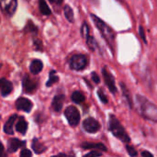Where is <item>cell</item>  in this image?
<instances>
[{
  "instance_id": "1",
  "label": "cell",
  "mask_w": 157,
  "mask_h": 157,
  "mask_svg": "<svg viewBox=\"0 0 157 157\" xmlns=\"http://www.w3.org/2000/svg\"><path fill=\"white\" fill-rule=\"evenodd\" d=\"M136 104L139 113L148 121H157V106L142 95L136 96Z\"/></svg>"
},
{
  "instance_id": "2",
  "label": "cell",
  "mask_w": 157,
  "mask_h": 157,
  "mask_svg": "<svg viewBox=\"0 0 157 157\" xmlns=\"http://www.w3.org/2000/svg\"><path fill=\"white\" fill-rule=\"evenodd\" d=\"M91 17H92L96 27L98 28V29L100 31L101 35L105 39V40L107 41L109 46L113 51L114 45H115V32H114V30L106 22H104L102 19H100L98 16L91 14Z\"/></svg>"
},
{
  "instance_id": "3",
  "label": "cell",
  "mask_w": 157,
  "mask_h": 157,
  "mask_svg": "<svg viewBox=\"0 0 157 157\" xmlns=\"http://www.w3.org/2000/svg\"><path fill=\"white\" fill-rule=\"evenodd\" d=\"M109 131L116 138H118L121 142L125 144L131 142V138L128 135L127 132L125 131L124 127L121 125V123L117 119V117L113 114L109 115Z\"/></svg>"
},
{
  "instance_id": "4",
  "label": "cell",
  "mask_w": 157,
  "mask_h": 157,
  "mask_svg": "<svg viewBox=\"0 0 157 157\" xmlns=\"http://www.w3.org/2000/svg\"><path fill=\"white\" fill-rule=\"evenodd\" d=\"M88 64L87 57L84 54H74L69 60V65L71 69L75 71H82Z\"/></svg>"
},
{
  "instance_id": "5",
  "label": "cell",
  "mask_w": 157,
  "mask_h": 157,
  "mask_svg": "<svg viewBox=\"0 0 157 157\" xmlns=\"http://www.w3.org/2000/svg\"><path fill=\"white\" fill-rule=\"evenodd\" d=\"M64 116L66 117L68 123L72 127H76L80 122V113L79 110L75 106H69L64 111Z\"/></svg>"
},
{
  "instance_id": "6",
  "label": "cell",
  "mask_w": 157,
  "mask_h": 157,
  "mask_svg": "<svg viewBox=\"0 0 157 157\" xmlns=\"http://www.w3.org/2000/svg\"><path fill=\"white\" fill-rule=\"evenodd\" d=\"M1 9L7 17H12L17 10V0H1Z\"/></svg>"
},
{
  "instance_id": "7",
  "label": "cell",
  "mask_w": 157,
  "mask_h": 157,
  "mask_svg": "<svg viewBox=\"0 0 157 157\" xmlns=\"http://www.w3.org/2000/svg\"><path fill=\"white\" fill-rule=\"evenodd\" d=\"M83 128L88 133H96L100 130V124L96 119L90 117L83 121Z\"/></svg>"
},
{
  "instance_id": "8",
  "label": "cell",
  "mask_w": 157,
  "mask_h": 157,
  "mask_svg": "<svg viewBox=\"0 0 157 157\" xmlns=\"http://www.w3.org/2000/svg\"><path fill=\"white\" fill-rule=\"evenodd\" d=\"M22 86H23V91L25 93L32 94L38 88V83L37 81L31 79L29 75H25L22 80Z\"/></svg>"
},
{
  "instance_id": "9",
  "label": "cell",
  "mask_w": 157,
  "mask_h": 157,
  "mask_svg": "<svg viewBox=\"0 0 157 157\" xmlns=\"http://www.w3.org/2000/svg\"><path fill=\"white\" fill-rule=\"evenodd\" d=\"M102 75H103V78H104V81H105V84L106 86H108V88L109 89V91L111 93H116L117 91V86H116V84H115V79L113 77V75L106 69V68H103L102 69Z\"/></svg>"
},
{
  "instance_id": "10",
  "label": "cell",
  "mask_w": 157,
  "mask_h": 157,
  "mask_svg": "<svg viewBox=\"0 0 157 157\" xmlns=\"http://www.w3.org/2000/svg\"><path fill=\"white\" fill-rule=\"evenodd\" d=\"M16 108L18 110L25 111V112L29 113V112L31 111V109L33 108V104L29 99H28L26 98H23V97H20L16 101Z\"/></svg>"
},
{
  "instance_id": "11",
  "label": "cell",
  "mask_w": 157,
  "mask_h": 157,
  "mask_svg": "<svg viewBox=\"0 0 157 157\" xmlns=\"http://www.w3.org/2000/svg\"><path fill=\"white\" fill-rule=\"evenodd\" d=\"M0 87L2 97H6L13 91V84L6 78H2L0 80Z\"/></svg>"
},
{
  "instance_id": "12",
  "label": "cell",
  "mask_w": 157,
  "mask_h": 157,
  "mask_svg": "<svg viewBox=\"0 0 157 157\" xmlns=\"http://www.w3.org/2000/svg\"><path fill=\"white\" fill-rule=\"evenodd\" d=\"M17 120V115L14 114L8 118V120L6 121L4 125V132L5 133L8 135H13L14 134V124Z\"/></svg>"
},
{
  "instance_id": "13",
  "label": "cell",
  "mask_w": 157,
  "mask_h": 157,
  "mask_svg": "<svg viewBox=\"0 0 157 157\" xmlns=\"http://www.w3.org/2000/svg\"><path fill=\"white\" fill-rule=\"evenodd\" d=\"M64 98H65V97L63 94L56 95L53 98L52 102V108L55 112H60L62 110L63 106V102H64Z\"/></svg>"
},
{
  "instance_id": "14",
  "label": "cell",
  "mask_w": 157,
  "mask_h": 157,
  "mask_svg": "<svg viewBox=\"0 0 157 157\" xmlns=\"http://www.w3.org/2000/svg\"><path fill=\"white\" fill-rule=\"evenodd\" d=\"M25 145V142H22L17 138H11L7 142V152L8 153H15L17 149Z\"/></svg>"
},
{
  "instance_id": "15",
  "label": "cell",
  "mask_w": 157,
  "mask_h": 157,
  "mask_svg": "<svg viewBox=\"0 0 157 157\" xmlns=\"http://www.w3.org/2000/svg\"><path fill=\"white\" fill-rule=\"evenodd\" d=\"M81 147L82 148H84V149H86V150H91V149H96V150H99V151H102V152H107L108 151V149H107V147L103 144H101V143H84V144H81Z\"/></svg>"
},
{
  "instance_id": "16",
  "label": "cell",
  "mask_w": 157,
  "mask_h": 157,
  "mask_svg": "<svg viewBox=\"0 0 157 157\" xmlns=\"http://www.w3.org/2000/svg\"><path fill=\"white\" fill-rule=\"evenodd\" d=\"M16 131L17 132H19L20 134H22V135L26 134V132L28 131V122L26 121L24 117H19L18 120L17 121Z\"/></svg>"
},
{
  "instance_id": "17",
  "label": "cell",
  "mask_w": 157,
  "mask_h": 157,
  "mask_svg": "<svg viewBox=\"0 0 157 157\" xmlns=\"http://www.w3.org/2000/svg\"><path fill=\"white\" fill-rule=\"evenodd\" d=\"M43 68V63L39 59H35L30 63L29 65V71L32 75H38L39 73L41 72Z\"/></svg>"
},
{
  "instance_id": "18",
  "label": "cell",
  "mask_w": 157,
  "mask_h": 157,
  "mask_svg": "<svg viewBox=\"0 0 157 157\" xmlns=\"http://www.w3.org/2000/svg\"><path fill=\"white\" fill-rule=\"evenodd\" d=\"M31 148L34 151V153L37 154V155H40V154H42L43 152L46 151V147L38 139H36V138L33 139V141H32Z\"/></svg>"
},
{
  "instance_id": "19",
  "label": "cell",
  "mask_w": 157,
  "mask_h": 157,
  "mask_svg": "<svg viewBox=\"0 0 157 157\" xmlns=\"http://www.w3.org/2000/svg\"><path fill=\"white\" fill-rule=\"evenodd\" d=\"M39 8L40 13L44 16H49L52 14V10L50 9L45 0H39Z\"/></svg>"
},
{
  "instance_id": "20",
  "label": "cell",
  "mask_w": 157,
  "mask_h": 157,
  "mask_svg": "<svg viewBox=\"0 0 157 157\" xmlns=\"http://www.w3.org/2000/svg\"><path fill=\"white\" fill-rule=\"evenodd\" d=\"M72 100L75 103V104H81L85 101L86 99V97L85 95L81 92V91H75L73 94H72V97H71Z\"/></svg>"
},
{
  "instance_id": "21",
  "label": "cell",
  "mask_w": 157,
  "mask_h": 157,
  "mask_svg": "<svg viewBox=\"0 0 157 157\" xmlns=\"http://www.w3.org/2000/svg\"><path fill=\"white\" fill-rule=\"evenodd\" d=\"M121 87L122 89V93H123V95H124V97H125V98H126V100H127V102H128V104L130 106V108L132 109V96L130 94V91L128 90V88L126 87V86L123 83H121Z\"/></svg>"
},
{
  "instance_id": "22",
  "label": "cell",
  "mask_w": 157,
  "mask_h": 157,
  "mask_svg": "<svg viewBox=\"0 0 157 157\" xmlns=\"http://www.w3.org/2000/svg\"><path fill=\"white\" fill-rule=\"evenodd\" d=\"M63 11H64V16H65L66 19L70 23H73L75 21V18H74V11H73L72 7L70 6L66 5L63 8Z\"/></svg>"
},
{
  "instance_id": "23",
  "label": "cell",
  "mask_w": 157,
  "mask_h": 157,
  "mask_svg": "<svg viewBox=\"0 0 157 157\" xmlns=\"http://www.w3.org/2000/svg\"><path fill=\"white\" fill-rule=\"evenodd\" d=\"M55 73L56 72L54 70H52L50 73V77H49V80L47 81V84H46L47 86H52L53 84H55V83H57L59 81V77L55 75Z\"/></svg>"
},
{
  "instance_id": "24",
  "label": "cell",
  "mask_w": 157,
  "mask_h": 157,
  "mask_svg": "<svg viewBox=\"0 0 157 157\" xmlns=\"http://www.w3.org/2000/svg\"><path fill=\"white\" fill-rule=\"evenodd\" d=\"M98 98H100V100H101L104 104H108V102H109L108 97H107V95L105 94V92H104V90H103L102 88H99V89H98Z\"/></svg>"
},
{
  "instance_id": "25",
  "label": "cell",
  "mask_w": 157,
  "mask_h": 157,
  "mask_svg": "<svg viewBox=\"0 0 157 157\" xmlns=\"http://www.w3.org/2000/svg\"><path fill=\"white\" fill-rule=\"evenodd\" d=\"M126 149H127L128 154H129L131 156H137V155H138V153H137V151L135 150V148H134L133 146L127 144V145H126Z\"/></svg>"
},
{
  "instance_id": "26",
  "label": "cell",
  "mask_w": 157,
  "mask_h": 157,
  "mask_svg": "<svg viewBox=\"0 0 157 157\" xmlns=\"http://www.w3.org/2000/svg\"><path fill=\"white\" fill-rule=\"evenodd\" d=\"M26 29H29V32H34V33H36V32L38 31V28H36V26H35V25H34V24H33L31 21L28 22Z\"/></svg>"
},
{
  "instance_id": "27",
  "label": "cell",
  "mask_w": 157,
  "mask_h": 157,
  "mask_svg": "<svg viewBox=\"0 0 157 157\" xmlns=\"http://www.w3.org/2000/svg\"><path fill=\"white\" fill-rule=\"evenodd\" d=\"M32 156V153L30 150L24 148L23 150H21L20 152V157H31Z\"/></svg>"
},
{
  "instance_id": "28",
  "label": "cell",
  "mask_w": 157,
  "mask_h": 157,
  "mask_svg": "<svg viewBox=\"0 0 157 157\" xmlns=\"http://www.w3.org/2000/svg\"><path fill=\"white\" fill-rule=\"evenodd\" d=\"M139 34H140V36H141L142 40H143L145 43H147L146 36H145V32H144V27H143V26H140V28H139Z\"/></svg>"
},
{
  "instance_id": "29",
  "label": "cell",
  "mask_w": 157,
  "mask_h": 157,
  "mask_svg": "<svg viewBox=\"0 0 157 157\" xmlns=\"http://www.w3.org/2000/svg\"><path fill=\"white\" fill-rule=\"evenodd\" d=\"M101 155H102V153H100V152H98V150H96V151H92V152H90V153H88V154L85 155V156H86V157H88V156H101Z\"/></svg>"
},
{
  "instance_id": "30",
  "label": "cell",
  "mask_w": 157,
  "mask_h": 157,
  "mask_svg": "<svg viewBox=\"0 0 157 157\" xmlns=\"http://www.w3.org/2000/svg\"><path fill=\"white\" fill-rule=\"evenodd\" d=\"M92 75V76H91V77H92V80L94 81V83H95V84H98V83L100 82L99 76L98 75V74H97V73H95V72H94V73H92V75Z\"/></svg>"
},
{
  "instance_id": "31",
  "label": "cell",
  "mask_w": 157,
  "mask_h": 157,
  "mask_svg": "<svg viewBox=\"0 0 157 157\" xmlns=\"http://www.w3.org/2000/svg\"><path fill=\"white\" fill-rule=\"evenodd\" d=\"M141 155L144 157H145V156L152 157L153 156V154H151L150 152H147V151H144V152H142V153H141Z\"/></svg>"
},
{
  "instance_id": "32",
  "label": "cell",
  "mask_w": 157,
  "mask_h": 157,
  "mask_svg": "<svg viewBox=\"0 0 157 157\" xmlns=\"http://www.w3.org/2000/svg\"><path fill=\"white\" fill-rule=\"evenodd\" d=\"M51 3H52V4H54V5H61L62 3H63V0H49Z\"/></svg>"
},
{
  "instance_id": "33",
  "label": "cell",
  "mask_w": 157,
  "mask_h": 157,
  "mask_svg": "<svg viewBox=\"0 0 157 157\" xmlns=\"http://www.w3.org/2000/svg\"><path fill=\"white\" fill-rule=\"evenodd\" d=\"M119 1H122V0H119Z\"/></svg>"
}]
</instances>
